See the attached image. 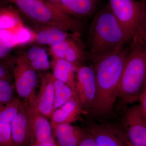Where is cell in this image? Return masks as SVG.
Instances as JSON below:
<instances>
[{
    "mask_svg": "<svg viewBox=\"0 0 146 146\" xmlns=\"http://www.w3.org/2000/svg\"><path fill=\"white\" fill-rule=\"evenodd\" d=\"M0 80H5L11 82V76L7 68L3 63L0 65Z\"/></svg>",
    "mask_w": 146,
    "mask_h": 146,
    "instance_id": "484cf974",
    "label": "cell"
},
{
    "mask_svg": "<svg viewBox=\"0 0 146 146\" xmlns=\"http://www.w3.org/2000/svg\"><path fill=\"white\" fill-rule=\"evenodd\" d=\"M59 146H78L86 130L70 124H63L53 129Z\"/></svg>",
    "mask_w": 146,
    "mask_h": 146,
    "instance_id": "ac0fdd59",
    "label": "cell"
},
{
    "mask_svg": "<svg viewBox=\"0 0 146 146\" xmlns=\"http://www.w3.org/2000/svg\"><path fill=\"white\" fill-rule=\"evenodd\" d=\"M39 92L29 104L47 118L51 117L54 104L55 90L53 76L51 73L40 75Z\"/></svg>",
    "mask_w": 146,
    "mask_h": 146,
    "instance_id": "30bf717a",
    "label": "cell"
},
{
    "mask_svg": "<svg viewBox=\"0 0 146 146\" xmlns=\"http://www.w3.org/2000/svg\"><path fill=\"white\" fill-rule=\"evenodd\" d=\"M123 132L132 146H146V117L140 105L128 108L123 116Z\"/></svg>",
    "mask_w": 146,
    "mask_h": 146,
    "instance_id": "ba28073f",
    "label": "cell"
},
{
    "mask_svg": "<svg viewBox=\"0 0 146 146\" xmlns=\"http://www.w3.org/2000/svg\"><path fill=\"white\" fill-rule=\"evenodd\" d=\"M129 47L125 46L94 62L97 96L92 113L98 116L108 115L118 98V88Z\"/></svg>",
    "mask_w": 146,
    "mask_h": 146,
    "instance_id": "7a4b0ae2",
    "label": "cell"
},
{
    "mask_svg": "<svg viewBox=\"0 0 146 146\" xmlns=\"http://www.w3.org/2000/svg\"><path fill=\"white\" fill-rule=\"evenodd\" d=\"M78 146H97L95 139L88 130L85 131Z\"/></svg>",
    "mask_w": 146,
    "mask_h": 146,
    "instance_id": "d4e9b609",
    "label": "cell"
},
{
    "mask_svg": "<svg viewBox=\"0 0 146 146\" xmlns=\"http://www.w3.org/2000/svg\"><path fill=\"white\" fill-rule=\"evenodd\" d=\"M81 33H71L69 36L59 44L50 46L52 57L61 58L78 66L88 57L86 44L80 38Z\"/></svg>",
    "mask_w": 146,
    "mask_h": 146,
    "instance_id": "9c48e42d",
    "label": "cell"
},
{
    "mask_svg": "<svg viewBox=\"0 0 146 146\" xmlns=\"http://www.w3.org/2000/svg\"><path fill=\"white\" fill-rule=\"evenodd\" d=\"M13 146H28L32 142L30 119L26 102H22L19 112L11 123Z\"/></svg>",
    "mask_w": 146,
    "mask_h": 146,
    "instance_id": "8fae6325",
    "label": "cell"
},
{
    "mask_svg": "<svg viewBox=\"0 0 146 146\" xmlns=\"http://www.w3.org/2000/svg\"><path fill=\"white\" fill-rule=\"evenodd\" d=\"M141 36L143 37V39H144V41H145L146 44V33L144 31L143 34H142V35H141Z\"/></svg>",
    "mask_w": 146,
    "mask_h": 146,
    "instance_id": "f546056e",
    "label": "cell"
},
{
    "mask_svg": "<svg viewBox=\"0 0 146 146\" xmlns=\"http://www.w3.org/2000/svg\"><path fill=\"white\" fill-rule=\"evenodd\" d=\"M76 96L54 112L51 117L53 129L63 124H70L78 119L83 111Z\"/></svg>",
    "mask_w": 146,
    "mask_h": 146,
    "instance_id": "9a60e30c",
    "label": "cell"
},
{
    "mask_svg": "<svg viewBox=\"0 0 146 146\" xmlns=\"http://www.w3.org/2000/svg\"><path fill=\"white\" fill-rule=\"evenodd\" d=\"M53 81L55 96L52 114L56 109L76 96L75 93L72 88L66 84L55 78L54 76Z\"/></svg>",
    "mask_w": 146,
    "mask_h": 146,
    "instance_id": "44dd1931",
    "label": "cell"
},
{
    "mask_svg": "<svg viewBox=\"0 0 146 146\" xmlns=\"http://www.w3.org/2000/svg\"><path fill=\"white\" fill-rule=\"evenodd\" d=\"M108 4L114 16L132 38L142 35L146 21L145 0H109Z\"/></svg>",
    "mask_w": 146,
    "mask_h": 146,
    "instance_id": "5b68a950",
    "label": "cell"
},
{
    "mask_svg": "<svg viewBox=\"0 0 146 146\" xmlns=\"http://www.w3.org/2000/svg\"><path fill=\"white\" fill-rule=\"evenodd\" d=\"M26 102L32 134L31 144L54 142L51 123L47 119L46 117L37 112Z\"/></svg>",
    "mask_w": 146,
    "mask_h": 146,
    "instance_id": "5bb4252c",
    "label": "cell"
},
{
    "mask_svg": "<svg viewBox=\"0 0 146 146\" xmlns=\"http://www.w3.org/2000/svg\"><path fill=\"white\" fill-rule=\"evenodd\" d=\"M15 86L18 96L31 103L36 97L35 91L39 77L23 54L15 60L13 69Z\"/></svg>",
    "mask_w": 146,
    "mask_h": 146,
    "instance_id": "8992f818",
    "label": "cell"
},
{
    "mask_svg": "<svg viewBox=\"0 0 146 146\" xmlns=\"http://www.w3.org/2000/svg\"><path fill=\"white\" fill-rule=\"evenodd\" d=\"M132 39L108 4L97 11L92 21L85 44L88 57L94 63L121 48Z\"/></svg>",
    "mask_w": 146,
    "mask_h": 146,
    "instance_id": "6da1fadb",
    "label": "cell"
},
{
    "mask_svg": "<svg viewBox=\"0 0 146 146\" xmlns=\"http://www.w3.org/2000/svg\"><path fill=\"white\" fill-rule=\"evenodd\" d=\"M13 89L11 82L5 80H0V107L14 99Z\"/></svg>",
    "mask_w": 146,
    "mask_h": 146,
    "instance_id": "603a6c76",
    "label": "cell"
},
{
    "mask_svg": "<svg viewBox=\"0 0 146 146\" xmlns=\"http://www.w3.org/2000/svg\"><path fill=\"white\" fill-rule=\"evenodd\" d=\"M71 33L56 27L41 25L37 31L34 32V42L52 46L63 42Z\"/></svg>",
    "mask_w": 146,
    "mask_h": 146,
    "instance_id": "e0dca14e",
    "label": "cell"
},
{
    "mask_svg": "<svg viewBox=\"0 0 146 146\" xmlns=\"http://www.w3.org/2000/svg\"><path fill=\"white\" fill-rule=\"evenodd\" d=\"M87 130L94 137L97 146H126L124 134L114 126L95 124Z\"/></svg>",
    "mask_w": 146,
    "mask_h": 146,
    "instance_id": "7c38bea8",
    "label": "cell"
},
{
    "mask_svg": "<svg viewBox=\"0 0 146 146\" xmlns=\"http://www.w3.org/2000/svg\"><path fill=\"white\" fill-rule=\"evenodd\" d=\"M139 101L141 102L140 106L141 108L146 117V83L140 97Z\"/></svg>",
    "mask_w": 146,
    "mask_h": 146,
    "instance_id": "4316f807",
    "label": "cell"
},
{
    "mask_svg": "<svg viewBox=\"0 0 146 146\" xmlns=\"http://www.w3.org/2000/svg\"><path fill=\"white\" fill-rule=\"evenodd\" d=\"M118 88V98L125 103L139 101L146 83V44L141 36L131 40Z\"/></svg>",
    "mask_w": 146,
    "mask_h": 146,
    "instance_id": "3957f363",
    "label": "cell"
},
{
    "mask_svg": "<svg viewBox=\"0 0 146 146\" xmlns=\"http://www.w3.org/2000/svg\"><path fill=\"white\" fill-rule=\"evenodd\" d=\"M44 1L47 3H54L59 1H61V0H44Z\"/></svg>",
    "mask_w": 146,
    "mask_h": 146,
    "instance_id": "f1b7e54d",
    "label": "cell"
},
{
    "mask_svg": "<svg viewBox=\"0 0 146 146\" xmlns=\"http://www.w3.org/2000/svg\"><path fill=\"white\" fill-rule=\"evenodd\" d=\"M125 138V144H126V146H132L131 145L130 143L128 142V141H127V139H126V138Z\"/></svg>",
    "mask_w": 146,
    "mask_h": 146,
    "instance_id": "4dcf8cb0",
    "label": "cell"
},
{
    "mask_svg": "<svg viewBox=\"0 0 146 146\" xmlns=\"http://www.w3.org/2000/svg\"><path fill=\"white\" fill-rule=\"evenodd\" d=\"M28 146H58L54 142H48L43 143H32Z\"/></svg>",
    "mask_w": 146,
    "mask_h": 146,
    "instance_id": "83f0119b",
    "label": "cell"
},
{
    "mask_svg": "<svg viewBox=\"0 0 146 146\" xmlns=\"http://www.w3.org/2000/svg\"><path fill=\"white\" fill-rule=\"evenodd\" d=\"M101 0H61L48 3L66 15L74 18H84L94 14Z\"/></svg>",
    "mask_w": 146,
    "mask_h": 146,
    "instance_id": "4fadbf2b",
    "label": "cell"
},
{
    "mask_svg": "<svg viewBox=\"0 0 146 146\" xmlns=\"http://www.w3.org/2000/svg\"><path fill=\"white\" fill-rule=\"evenodd\" d=\"M75 93L83 111L92 112L97 96L94 67L81 65L78 68Z\"/></svg>",
    "mask_w": 146,
    "mask_h": 146,
    "instance_id": "52a82bcc",
    "label": "cell"
},
{
    "mask_svg": "<svg viewBox=\"0 0 146 146\" xmlns=\"http://www.w3.org/2000/svg\"><path fill=\"white\" fill-rule=\"evenodd\" d=\"M5 1H7L11 2V1H12V0H5Z\"/></svg>",
    "mask_w": 146,
    "mask_h": 146,
    "instance_id": "d6a6232c",
    "label": "cell"
},
{
    "mask_svg": "<svg viewBox=\"0 0 146 146\" xmlns=\"http://www.w3.org/2000/svg\"><path fill=\"white\" fill-rule=\"evenodd\" d=\"M29 19L40 25L56 27L72 33H81V21L63 13L44 0H12Z\"/></svg>",
    "mask_w": 146,
    "mask_h": 146,
    "instance_id": "277c9868",
    "label": "cell"
},
{
    "mask_svg": "<svg viewBox=\"0 0 146 146\" xmlns=\"http://www.w3.org/2000/svg\"><path fill=\"white\" fill-rule=\"evenodd\" d=\"M0 146H13L11 123H0Z\"/></svg>",
    "mask_w": 146,
    "mask_h": 146,
    "instance_id": "cb8c5ba5",
    "label": "cell"
},
{
    "mask_svg": "<svg viewBox=\"0 0 146 146\" xmlns=\"http://www.w3.org/2000/svg\"><path fill=\"white\" fill-rule=\"evenodd\" d=\"M23 55L35 70H46L51 67L46 51L42 47L32 46Z\"/></svg>",
    "mask_w": 146,
    "mask_h": 146,
    "instance_id": "ffe728a7",
    "label": "cell"
},
{
    "mask_svg": "<svg viewBox=\"0 0 146 146\" xmlns=\"http://www.w3.org/2000/svg\"><path fill=\"white\" fill-rule=\"evenodd\" d=\"M51 65L55 78L66 84L75 92L74 73L79 66L64 59L54 57H52Z\"/></svg>",
    "mask_w": 146,
    "mask_h": 146,
    "instance_id": "2e32d148",
    "label": "cell"
},
{
    "mask_svg": "<svg viewBox=\"0 0 146 146\" xmlns=\"http://www.w3.org/2000/svg\"><path fill=\"white\" fill-rule=\"evenodd\" d=\"M144 31L146 33V21L145 24V27H144Z\"/></svg>",
    "mask_w": 146,
    "mask_h": 146,
    "instance_id": "1f68e13d",
    "label": "cell"
},
{
    "mask_svg": "<svg viewBox=\"0 0 146 146\" xmlns=\"http://www.w3.org/2000/svg\"><path fill=\"white\" fill-rule=\"evenodd\" d=\"M0 28L16 35L25 27L19 13L12 7L3 8L0 11Z\"/></svg>",
    "mask_w": 146,
    "mask_h": 146,
    "instance_id": "d6986e66",
    "label": "cell"
},
{
    "mask_svg": "<svg viewBox=\"0 0 146 146\" xmlns=\"http://www.w3.org/2000/svg\"><path fill=\"white\" fill-rule=\"evenodd\" d=\"M22 102L14 98L11 102L0 107V123H11L19 112Z\"/></svg>",
    "mask_w": 146,
    "mask_h": 146,
    "instance_id": "7402d4cb",
    "label": "cell"
}]
</instances>
